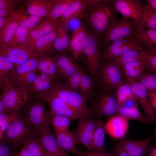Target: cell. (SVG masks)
I'll use <instances>...</instances> for the list:
<instances>
[{"instance_id": "obj_41", "label": "cell", "mask_w": 156, "mask_h": 156, "mask_svg": "<svg viewBox=\"0 0 156 156\" xmlns=\"http://www.w3.org/2000/svg\"><path fill=\"white\" fill-rule=\"evenodd\" d=\"M74 0H53L51 9L47 18L57 20L61 18Z\"/></svg>"}, {"instance_id": "obj_64", "label": "cell", "mask_w": 156, "mask_h": 156, "mask_svg": "<svg viewBox=\"0 0 156 156\" xmlns=\"http://www.w3.org/2000/svg\"></svg>"}, {"instance_id": "obj_53", "label": "cell", "mask_w": 156, "mask_h": 156, "mask_svg": "<svg viewBox=\"0 0 156 156\" xmlns=\"http://www.w3.org/2000/svg\"><path fill=\"white\" fill-rule=\"evenodd\" d=\"M119 106L139 109L138 102L133 95L125 100L119 105Z\"/></svg>"}, {"instance_id": "obj_19", "label": "cell", "mask_w": 156, "mask_h": 156, "mask_svg": "<svg viewBox=\"0 0 156 156\" xmlns=\"http://www.w3.org/2000/svg\"><path fill=\"white\" fill-rule=\"evenodd\" d=\"M49 125L39 129V137L47 151L57 156H69L58 145Z\"/></svg>"}, {"instance_id": "obj_45", "label": "cell", "mask_w": 156, "mask_h": 156, "mask_svg": "<svg viewBox=\"0 0 156 156\" xmlns=\"http://www.w3.org/2000/svg\"><path fill=\"white\" fill-rule=\"evenodd\" d=\"M94 80L84 70L81 76L79 92L81 94L91 96L94 88Z\"/></svg>"}, {"instance_id": "obj_30", "label": "cell", "mask_w": 156, "mask_h": 156, "mask_svg": "<svg viewBox=\"0 0 156 156\" xmlns=\"http://www.w3.org/2000/svg\"><path fill=\"white\" fill-rule=\"evenodd\" d=\"M55 137L58 145L62 150L77 155L78 154L79 151L76 148L77 140L73 131L69 129L55 133Z\"/></svg>"}, {"instance_id": "obj_49", "label": "cell", "mask_w": 156, "mask_h": 156, "mask_svg": "<svg viewBox=\"0 0 156 156\" xmlns=\"http://www.w3.org/2000/svg\"><path fill=\"white\" fill-rule=\"evenodd\" d=\"M17 149L11 142L4 139L0 140V156H14Z\"/></svg>"}, {"instance_id": "obj_32", "label": "cell", "mask_w": 156, "mask_h": 156, "mask_svg": "<svg viewBox=\"0 0 156 156\" xmlns=\"http://www.w3.org/2000/svg\"><path fill=\"white\" fill-rule=\"evenodd\" d=\"M37 60L38 71H40L41 73L58 79L57 66L54 56L43 53L38 56Z\"/></svg>"}, {"instance_id": "obj_38", "label": "cell", "mask_w": 156, "mask_h": 156, "mask_svg": "<svg viewBox=\"0 0 156 156\" xmlns=\"http://www.w3.org/2000/svg\"><path fill=\"white\" fill-rule=\"evenodd\" d=\"M117 115L123 116L129 121L136 120L144 124L151 123L144 116L142 115L139 109L119 106Z\"/></svg>"}, {"instance_id": "obj_35", "label": "cell", "mask_w": 156, "mask_h": 156, "mask_svg": "<svg viewBox=\"0 0 156 156\" xmlns=\"http://www.w3.org/2000/svg\"><path fill=\"white\" fill-rule=\"evenodd\" d=\"M19 25L17 21L10 18L0 31V49L4 48L9 44Z\"/></svg>"}, {"instance_id": "obj_11", "label": "cell", "mask_w": 156, "mask_h": 156, "mask_svg": "<svg viewBox=\"0 0 156 156\" xmlns=\"http://www.w3.org/2000/svg\"><path fill=\"white\" fill-rule=\"evenodd\" d=\"M48 104L49 110L54 113L66 116L71 120L78 119L82 115L64 101L50 91L37 97Z\"/></svg>"}, {"instance_id": "obj_27", "label": "cell", "mask_w": 156, "mask_h": 156, "mask_svg": "<svg viewBox=\"0 0 156 156\" xmlns=\"http://www.w3.org/2000/svg\"><path fill=\"white\" fill-rule=\"evenodd\" d=\"M87 29V26L83 23L73 31L70 38L69 48L73 57L76 60L83 53L82 49L83 42Z\"/></svg>"}, {"instance_id": "obj_43", "label": "cell", "mask_w": 156, "mask_h": 156, "mask_svg": "<svg viewBox=\"0 0 156 156\" xmlns=\"http://www.w3.org/2000/svg\"><path fill=\"white\" fill-rule=\"evenodd\" d=\"M115 88V94L119 105L125 100L133 95L130 83L124 79Z\"/></svg>"}, {"instance_id": "obj_52", "label": "cell", "mask_w": 156, "mask_h": 156, "mask_svg": "<svg viewBox=\"0 0 156 156\" xmlns=\"http://www.w3.org/2000/svg\"><path fill=\"white\" fill-rule=\"evenodd\" d=\"M78 156H114L113 152L105 151L100 152L79 151Z\"/></svg>"}, {"instance_id": "obj_1", "label": "cell", "mask_w": 156, "mask_h": 156, "mask_svg": "<svg viewBox=\"0 0 156 156\" xmlns=\"http://www.w3.org/2000/svg\"><path fill=\"white\" fill-rule=\"evenodd\" d=\"M117 12L112 0H95L86 10L83 23L101 40L117 22Z\"/></svg>"}, {"instance_id": "obj_59", "label": "cell", "mask_w": 156, "mask_h": 156, "mask_svg": "<svg viewBox=\"0 0 156 156\" xmlns=\"http://www.w3.org/2000/svg\"><path fill=\"white\" fill-rule=\"evenodd\" d=\"M146 3L156 11V0H146Z\"/></svg>"}, {"instance_id": "obj_5", "label": "cell", "mask_w": 156, "mask_h": 156, "mask_svg": "<svg viewBox=\"0 0 156 156\" xmlns=\"http://www.w3.org/2000/svg\"><path fill=\"white\" fill-rule=\"evenodd\" d=\"M45 102L35 97L21 109L23 116L31 125L39 129L50 125L49 111L47 110Z\"/></svg>"}, {"instance_id": "obj_2", "label": "cell", "mask_w": 156, "mask_h": 156, "mask_svg": "<svg viewBox=\"0 0 156 156\" xmlns=\"http://www.w3.org/2000/svg\"><path fill=\"white\" fill-rule=\"evenodd\" d=\"M82 44V52L86 56L87 68L90 76L96 80L98 69L102 60L101 39L87 28Z\"/></svg>"}, {"instance_id": "obj_33", "label": "cell", "mask_w": 156, "mask_h": 156, "mask_svg": "<svg viewBox=\"0 0 156 156\" xmlns=\"http://www.w3.org/2000/svg\"><path fill=\"white\" fill-rule=\"evenodd\" d=\"M140 2L142 14L138 24L139 27L156 29V11L146 3Z\"/></svg>"}, {"instance_id": "obj_6", "label": "cell", "mask_w": 156, "mask_h": 156, "mask_svg": "<svg viewBox=\"0 0 156 156\" xmlns=\"http://www.w3.org/2000/svg\"><path fill=\"white\" fill-rule=\"evenodd\" d=\"M104 90L99 93L89 108L91 115L110 118L117 115L119 105L115 93Z\"/></svg>"}, {"instance_id": "obj_31", "label": "cell", "mask_w": 156, "mask_h": 156, "mask_svg": "<svg viewBox=\"0 0 156 156\" xmlns=\"http://www.w3.org/2000/svg\"><path fill=\"white\" fill-rule=\"evenodd\" d=\"M57 36L56 28L37 40L33 46L34 53L36 57L46 53L49 54L54 51V42Z\"/></svg>"}, {"instance_id": "obj_17", "label": "cell", "mask_w": 156, "mask_h": 156, "mask_svg": "<svg viewBox=\"0 0 156 156\" xmlns=\"http://www.w3.org/2000/svg\"><path fill=\"white\" fill-rule=\"evenodd\" d=\"M152 140V137L139 140L123 138L117 143L129 156H144Z\"/></svg>"}, {"instance_id": "obj_40", "label": "cell", "mask_w": 156, "mask_h": 156, "mask_svg": "<svg viewBox=\"0 0 156 156\" xmlns=\"http://www.w3.org/2000/svg\"><path fill=\"white\" fill-rule=\"evenodd\" d=\"M110 60L114 61L121 66L137 61L144 60V59L142 51L131 50Z\"/></svg>"}, {"instance_id": "obj_15", "label": "cell", "mask_w": 156, "mask_h": 156, "mask_svg": "<svg viewBox=\"0 0 156 156\" xmlns=\"http://www.w3.org/2000/svg\"><path fill=\"white\" fill-rule=\"evenodd\" d=\"M112 1L117 12L138 25L142 14L140 1L137 0H112Z\"/></svg>"}, {"instance_id": "obj_26", "label": "cell", "mask_w": 156, "mask_h": 156, "mask_svg": "<svg viewBox=\"0 0 156 156\" xmlns=\"http://www.w3.org/2000/svg\"><path fill=\"white\" fill-rule=\"evenodd\" d=\"M25 5L23 4L16 10L11 11L9 17L15 20L20 25L31 29L43 18L30 15L25 10Z\"/></svg>"}, {"instance_id": "obj_14", "label": "cell", "mask_w": 156, "mask_h": 156, "mask_svg": "<svg viewBox=\"0 0 156 156\" xmlns=\"http://www.w3.org/2000/svg\"><path fill=\"white\" fill-rule=\"evenodd\" d=\"M0 49V52L5 54L15 66L24 62L30 58L37 57L33 49L28 44L8 45Z\"/></svg>"}, {"instance_id": "obj_62", "label": "cell", "mask_w": 156, "mask_h": 156, "mask_svg": "<svg viewBox=\"0 0 156 156\" xmlns=\"http://www.w3.org/2000/svg\"><path fill=\"white\" fill-rule=\"evenodd\" d=\"M47 156H57L48 152Z\"/></svg>"}, {"instance_id": "obj_63", "label": "cell", "mask_w": 156, "mask_h": 156, "mask_svg": "<svg viewBox=\"0 0 156 156\" xmlns=\"http://www.w3.org/2000/svg\"></svg>"}, {"instance_id": "obj_60", "label": "cell", "mask_w": 156, "mask_h": 156, "mask_svg": "<svg viewBox=\"0 0 156 156\" xmlns=\"http://www.w3.org/2000/svg\"><path fill=\"white\" fill-rule=\"evenodd\" d=\"M2 99L0 98V113H3L8 111Z\"/></svg>"}, {"instance_id": "obj_4", "label": "cell", "mask_w": 156, "mask_h": 156, "mask_svg": "<svg viewBox=\"0 0 156 156\" xmlns=\"http://www.w3.org/2000/svg\"><path fill=\"white\" fill-rule=\"evenodd\" d=\"M39 132L22 116L8 127L2 139L11 142L18 148L30 138L38 136Z\"/></svg>"}, {"instance_id": "obj_57", "label": "cell", "mask_w": 156, "mask_h": 156, "mask_svg": "<svg viewBox=\"0 0 156 156\" xmlns=\"http://www.w3.org/2000/svg\"><path fill=\"white\" fill-rule=\"evenodd\" d=\"M10 12L8 10L0 8V17H9Z\"/></svg>"}, {"instance_id": "obj_39", "label": "cell", "mask_w": 156, "mask_h": 156, "mask_svg": "<svg viewBox=\"0 0 156 156\" xmlns=\"http://www.w3.org/2000/svg\"><path fill=\"white\" fill-rule=\"evenodd\" d=\"M23 145L28 149L32 156H47L48 153L45 148L39 136L30 138Z\"/></svg>"}, {"instance_id": "obj_54", "label": "cell", "mask_w": 156, "mask_h": 156, "mask_svg": "<svg viewBox=\"0 0 156 156\" xmlns=\"http://www.w3.org/2000/svg\"><path fill=\"white\" fill-rule=\"evenodd\" d=\"M148 96L150 104L153 109L156 112V91L148 90Z\"/></svg>"}, {"instance_id": "obj_42", "label": "cell", "mask_w": 156, "mask_h": 156, "mask_svg": "<svg viewBox=\"0 0 156 156\" xmlns=\"http://www.w3.org/2000/svg\"><path fill=\"white\" fill-rule=\"evenodd\" d=\"M37 71L30 72L17 76L12 85L28 90L29 87L38 75Z\"/></svg>"}, {"instance_id": "obj_25", "label": "cell", "mask_w": 156, "mask_h": 156, "mask_svg": "<svg viewBox=\"0 0 156 156\" xmlns=\"http://www.w3.org/2000/svg\"><path fill=\"white\" fill-rule=\"evenodd\" d=\"M59 19L49 18L46 19L30 30L28 44L32 49L35 42L38 39L56 28Z\"/></svg>"}, {"instance_id": "obj_20", "label": "cell", "mask_w": 156, "mask_h": 156, "mask_svg": "<svg viewBox=\"0 0 156 156\" xmlns=\"http://www.w3.org/2000/svg\"><path fill=\"white\" fill-rule=\"evenodd\" d=\"M16 78L15 65L5 54L0 52L1 88L13 85Z\"/></svg>"}, {"instance_id": "obj_61", "label": "cell", "mask_w": 156, "mask_h": 156, "mask_svg": "<svg viewBox=\"0 0 156 156\" xmlns=\"http://www.w3.org/2000/svg\"><path fill=\"white\" fill-rule=\"evenodd\" d=\"M145 51L149 53L156 55V49H154L153 50H152L151 51Z\"/></svg>"}, {"instance_id": "obj_44", "label": "cell", "mask_w": 156, "mask_h": 156, "mask_svg": "<svg viewBox=\"0 0 156 156\" xmlns=\"http://www.w3.org/2000/svg\"><path fill=\"white\" fill-rule=\"evenodd\" d=\"M30 30L19 25L13 38L8 46L28 44Z\"/></svg>"}, {"instance_id": "obj_50", "label": "cell", "mask_w": 156, "mask_h": 156, "mask_svg": "<svg viewBox=\"0 0 156 156\" xmlns=\"http://www.w3.org/2000/svg\"><path fill=\"white\" fill-rule=\"evenodd\" d=\"M145 64L146 70L148 72L156 74V55L142 51Z\"/></svg>"}, {"instance_id": "obj_8", "label": "cell", "mask_w": 156, "mask_h": 156, "mask_svg": "<svg viewBox=\"0 0 156 156\" xmlns=\"http://www.w3.org/2000/svg\"><path fill=\"white\" fill-rule=\"evenodd\" d=\"M1 89L0 98L8 110L21 109L34 97L28 90L14 85L6 86Z\"/></svg>"}, {"instance_id": "obj_58", "label": "cell", "mask_w": 156, "mask_h": 156, "mask_svg": "<svg viewBox=\"0 0 156 156\" xmlns=\"http://www.w3.org/2000/svg\"><path fill=\"white\" fill-rule=\"evenodd\" d=\"M10 18L9 17H0V31L6 24Z\"/></svg>"}, {"instance_id": "obj_48", "label": "cell", "mask_w": 156, "mask_h": 156, "mask_svg": "<svg viewBox=\"0 0 156 156\" xmlns=\"http://www.w3.org/2000/svg\"><path fill=\"white\" fill-rule=\"evenodd\" d=\"M137 81L143 85L148 90L156 91V74L144 72Z\"/></svg>"}, {"instance_id": "obj_24", "label": "cell", "mask_w": 156, "mask_h": 156, "mask_svg": "<svg viewBox=\"0 0 156 156\" xmlns=\"http://www.w3.org/2000/svg\"><path fill=\"white\" fill-rule=\"evenodd\" d=\"M57 79L40 73L30 86L28 90L34 97H38L50 91L54 81Z\"/></svg>"}, {"instance_id": "obj_22", "label": "cell", "mask_w": 156, "mask_h": 156, "mask_svg": "<svg viewBox=\"0 0 156 156\" xmlns=\"http://www.w3.org/2000/svg\"><path fill=\"white\" fill-rule=\"evenodd\" d=\"M67 23L59 19L56 24L57 36L54 42V51L58 52V53H66L70 51L69 45L70 37Z\"/></svg>"}, {"instance_id": "obj_7", "label": "cell", "mask_w": 156, "mask_h": 156, "mask_svg": "<svg viewBox=\"0 0 156 156\" xmlns=\"http://www.w3.org/2000/svg\"><path fill=\"white\" fill-rule=\"evenodd\" d=\"M123 79L120 66L118 64L112 60L101 63L96 80L104 90L110 91L116 88Z\"/></svg>"}, {"instance_id": "obj_23", "label": "cell", "mask_w": 156, "mask_h": 156, "mask_svg": "<svg viewBox=\"0 0 156 156\" xmlns=\"http://www.w3.org/2000/svg\"><path fill=\"white\" fill-rule=\"evenodd\" d=\"M95 0H74L60 19L67 23L75 19H82L87 7Z\"/></svg>"}, {"instance_id": "obj_55", "label": "cell", "mask_w": 156, "mask_h": 156, "mask_svg": "<svg viewBox=\"0 0 156 156\" xmlns=\"http://www.w3.org/2000/svg\"><path fill=\"white\" fill-rule=\"evenodd\" d=\"M113 153L114 156H129L118 143L115 146Z\"/></svg>"}, {"instance_id": "obj_21", "label": "cell", "mask_w": 156, "mask_h": 156, "mask_svg": "<svg viewBox=\"0 0 156 156\" xmlns=\"http://www.w3.org/2000/svg\"><path fill=\"white\" fill-rule=\"evenodd\" d=\"M133 38L143 51H147L156 49V29L139 27Z\"/></svg>"}, {"instance_id": "obj_10", "label": "cell", "mask_w": 156, "mask_h": 156, "mask_svg": "<svg viewBox=\"0 0 156 156\" xmlns=\"http://www.w3.org/2000/svg\"><path fill=\"white\" fill-rule=\"evenodd\" d=\"M91 115L84 116L78 119V125L73 131L77 144H82L90 151L92 138L100 119H96Z\"/></svg>"}, {"instance_id": "obj_34", "label": "cell", "mask_w": 156, "mask_h": 156, "mask_svg": "<svg viewBox=\"0 0 156 156\" xmlns=\"http://www.w3.org/2000/svg\"><path fill=\"white\" fill-rule=\"evenodd\" d=\"M105 125L100 119L93 133L89 151L100 152L106 151L105 146Z\"/></svg>"}, {"instance_id": "obj_28", "label": "cell", "mask_w": 156, "mask_h": 156, "mask_svg": "<svg viewBox=\"0 0 156 156\" xmlns=\"http://www.w3.org/2000/svg\"><path fill=\"white\" fill-rule=\"evenodd\" d=\"M53 0H28L25 1L26 11L30 15L47 18L51 9Z\"/></svg>"}, {"instance_id": "obj_29", "label": "cell", "mask_w": 156, "mask_h": 156, "mask_svg": "<svg viewBox=\"0 0 156 156\" xmlns=\"http://www.w3.org/2000/svg\"><path fill=\"white\" fill-rule=\"evenodd\" d=\"M120 67L124 79L129 82L137 81L146 70L144 60L131 62Z\"/></svg>"}, {"instance_id": "obj_9", "label": "cell", "mask_w": 156, "mask_h": 156, "mask_svg": "<svg viewBox=\"0 0 156 156\" xmlns=\"http://www.w3.org/2000/svg\"><path fill=\"white\" fill-rule=\"evenodd\" d=\"M139 28L132 20L122 16L101 40L102 47L116 40L133 37Z\"/></svg>"}, {"instance_id": "obj_46", "label": "cell", "mask_w": 156, "mask_h": 156, "mask_svg": "<svg viewBox=\"0 0 156 156\" xmlns=\"http://www.w3.org/2000/svg\"><path fill=\"white\" fill-rule=\"evenodd\" d=\"M84 70L82 68L72 75L63 77V83L69 88L79 92L81 76Z\"/></svg>"}, {"instance_id": "obj_47", "label": "cell", "mask_w": 156, "mask_h": 156, "mask_svg": "<svg viewBox=\"0 0 156 156\" xmlns=\"http://www.w3.org/2000/svg\"><path fill=\"white\" fill-rule=\"evenodd\" d=\"M37 57L30 58L24 62L15 66L16 76L30 72L38 70Z\"/></svg>"}, {"instance_id": "obj_12", "label": "cell", "mask_w": 156, "mask_h": 156, "mask_svg": "<svg viewBox=\"0 0 156 156\" xmlns=\"http://www.w3.org/2000/svg\"><path fill=\"white\" fill-rule=\"evenodd\" d=\"M131 50H142L136 44L133 37L116 40L104 47L102 52V60L105 61L110 60Z\"/></svg>"}, {"instance_id": "obj_37", "label": "cell", "mask_w": 156, "mask_h": 156, "mask_svg": "<svg viewBox=\"0 0 156 156\" xmlns=\"http://www.w3.org/2000/svg\"><path fill=\"white\" fill-rule=\"evenodd\" d=\"M49 111V122L54 129L55 133L62 132L69 129L71 120L69 118Z\"/></svg>"}, {"instance_id": "obj_51", "label": "cell", "mask_w": 156, "mask_h": 156, "mask_svg": "<svg viewBox=\"0 0 156 156\" xmlns=\"http://www.w3.org/2000/svg\"><path fill=\"white\" fill-rule=\"evenodd\" d=\"M21 1L18 0H0V8L7 9L11 12L15 10L14 8Z\"/></svg>"}, {"instance_id": "obj_36", "label": "cell", "mask_w": 156, "mask_h": 156, "mask_svg": "<svg viewBox=\"0 0 156 156\" xmlns=\"http://www.w3.org/2000/svg\"><path fill=\"white\" fill-rule=\"evenodd\" d=\"M21 109L8 110L0 113V140L2 139L4 132L8 127L22 116Z\"/></svg>"}, {"instance_id": "obj_18", "label": "cell", "mask_w": 156, "mask_h": 156, "mask_svg": "<svg viewBox=\"0 0 156 156\" xmlns=\"http://www.w3.org/2000/svg\"><path fill=\"white\" fill-rule=\"evenodd\" d=\"M129 120L116 115L110 118L105 124L106 132L112 137L121 139L126 135L129 127Z\"/></svg>"}, {"instance_id": "obj_3", "label": "cell", "mask_w": 156, "mask_h": 156, "mask_svg": "<svg viewBox=\"0 0 156 156\" xmlns=\"http://www.w3.org/2000/svg\"><path fill=\"white\" fill-rule=\"evenodd\" d=\"M65 102L82 116L90 115L87 101L90 96L81 94L65 85L60 80L54 82L50 91Z\"/></svg>"}, {"instance_id": "obj_16", "label": "cell", "mask_w": 156, "mask_h": 156, "mask_svg": "<svg viewBox=\"0 0 156 156\" xmlns=\"http://www.w3.org/2000/svg\"><path fill=\"white\" fill-rule=\"evenodd\" d=\"M54 57L57 65L59 80L69 76L82 68L77 63L73 57L66 53H59Z\"/></svg>"}, {"instance_id": "obj_56", "label": "cell", "mask_w": 156, "mask_h": 156, "mask_svg": "<svg viewBox=\"0 0 156 156\" xmlns=\"http://www.w3.org/2000/svg\"><path fill=\"white\" fill-rule=\"evenodd\" d=\"M14 156H32V155L26 148L23 145L20 150L17 152Z\"/></svg>"}, {"instance_id": "obj_13", "label": "cell", "mask_w": 156, "mask_h": 156, "mask_svg": "<svg viewBox=\"0 0 156 156\" xmlns=\"http://www.w3.org/2000/svg\"><path fill=\"white\" fill-rule=\"evenodd\" d=\"M129 83L132 94L141 107L144 116L151 123L156 125V115L150 103L148 90L138 81Z\"/></svg>"}]
</instances>
